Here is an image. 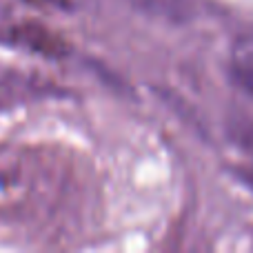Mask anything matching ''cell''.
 <instances>
[{
    "mask_svg": "<svg viewBox=\"0 0 253 253\" xmlns=\"http://www.w3.org/2000/svg\"><path fill=\"white\" fill-rule=\"evenodd\" d=\"M231 65L238 83L253 93V36H245L233 44Z\"/></svg>",
    "mask_w": 253,
    "mask_h": 253,
    "instance_id": "6da1fadb",
    "label": "cell"
},
{
    "mask_svg": "<svg viewBox=\"0 0 253 253\" xmlns=\"http://www.w3.org/2000/svg\"><path fill=\"white\" fill-rule=\"evenodd\" d=\"M245 144H247V162H249V175H251V182H253V129H251V133L247 135V140H245Z\"/></svg>",
    "mask_w": 253,
    "mask_h": 253,
    "instance_id": "7a4b0ae2",
    "label": "cell"
}]
</instances>
